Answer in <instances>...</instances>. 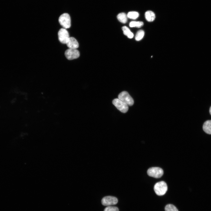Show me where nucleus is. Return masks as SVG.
<instances>
[{"instance_id":"nucleus-17","label":"nucleus","mask_w":211,"mask_h":211,"mask_svg":"<svg viewBox=\"0 0 211 211\" xmlns=\"http://www.w3.org/2000/svg\"><path fill=\"white\" fill-rule=\"evenodd\" d=\"M165 211H178L176 207L173 205L169 204L165 207Z\"/></svg>"},{"instance_id":"nucleus-8","label":"nucleus","mask_w":211,"mask_h":211,"mask_svg":"<svg viewBox=\"0 0 211 211\" xmlns=\"http://www.w3.org/2000/svg\"><path fill=\"white\" fill-rule=\"evenodd\" d=\"M118 199L115 197L108 196L103 197L101 200L102 204L105 206H109L117 203Z\"/></svg>"},{"instance_id":"nucleus-16","label":"nucleus","mask_w":211,"mask_h":211,"mask_svg":"<svg viewBox=\"0 0 211 211\" xmlns=\"http://www.w3.org/2000/svg\"><path fill=\"white\" fill-rule=\"evenodd\" d=\"M144 35V31L142 30H140L137 33L135 36L136 40L139 41L143 37Z\"/></svg>"},{"instance_id":"nucleus-4","label":"nucleus","mask_w":211,"mask_h":211,"mask_svg":"<svg viewBox=\"0 0 211 211\" xmlns=\"http://www.w3.org/2000/svg\"><path fill=\"white\" fill-rule=\"evenodd\" d=\"M147 174L150 176L156 178H161L164 174L163 169L158 167H152L149 168L147 171Z\"/></svg>"},{"instance_id":"nucleus-1","label":"nucleus","mask_w":211,"mask_h":211,"mask_svg":"<svg viewBox=\"0 0 211 211\" xmlns=\"http://www.w3.org/2000/svg\"><path fill=\"white\" fill-rule=\"evenodd\" d=\"M168 189L166 183L164 181L156 183L154 186V190L156 195L161 196L164 195Z\"/></svg>"},{"instance_id":"nucleus-7","label":"nucleus","mask_w":211,"mask_h":211,"mask_svg":"<svg viewBox=\"0 0 211 211\" xmlns=\"http://www.w3.org/2000/svg\"><path fill=\"white\" fill-rule=\"evenodd\" d=\"M65 55L67 58L69 60L78 58L80 55L79 51L76 49L69 48L65 52Z\"/></svg>"},{"instance_id":"nucleus-10","label":"nucleus","mask_w":211,"mask_h":211,"mask_svg":"<svg viewBox=\"0 0 211 211\" xmlns=\"http://www.w3.org/2000/svg\"><path fill=\"white\" fill-rule=\"evenodd\" d=\"M203 128L206 133L211 134V120H207L204 123Z\"/></svg>"},{"instance_id":"nucleus-5","label":"nucleus","mask_w":211,"mask_h":211,"mask_svg":"<svg viewBox=\"0 0 211 211\" xmlns=\"http://www.w3.org/2000/svg\"><path fill=\"white\" fill-rule=\"evenodd\" d=\"M113 104L120 111L123 113L127 112L128 110V106L118 98H115L112 101Z\"/></svg>"},{"instance_id":"nucleus-14","label":"nucleus","mask_w":211,"mask_h":211,"mask_svg":"<svg viewBox=\"0 0 211 211\" xmlns=\"http://www.w3.org/2000/svg\"><path fill=\"white\" fill-rule=\"evenodd\" d=\"M127 18L132 19L137 18L139 16V13L136 11H131L129 12L127 15Z\"/></svg>"},{"instance_id":"nucleus-11","label":"nucleus","mask_w":211,"mask_h":211,"mask_svg":"<svg viewBox=\"0 0 211 211\" xmlns=\"http://www.w3.org/2000/svg\"><path fill=\"white\" fill-rule=\"evenodd\" d=\"M145 17L146 20L149 22L153 21L155 18V13L152 11H148L145 13Z\"/></svg>"},{"instance_id":"nucleus-3","label":"nucleus","mask_w":211,"mask_h":211,"mask_svg":"<svg viewBox=\"0 0 211 211\" xmlns=\"http://www.w3.org/2000/svg\"><path fill=\"white\" fill-rule=\"evenodd\" d=\"M118 98L126 103L128 106H132L134 103L132 98L128 93L126 91L120 93L118 96Z\"/></svg>"},{"instance_id":"nucleus-13","label":"nucleus","mask_w":211,"mask_h":211,"mask_svg":"<svg viewBox=\"0 0 211 211\" xmlns=\"http://www.w3.org/2000/svg\"><path fill=\"white\" fill-rule=\"evenodd\" d=\"M124 34L127 36L129 38H132L134 36V34L130 29L126 26H124L122 28Z\"/></svg>"},{"instance_id":"nucleus-12","label":"nucleus","mask_w":211,"mask_h":211,"mask_svg":"<svg viewBox=\"0 0 211 211\" xmlns=\"http://www.w3.org/2000/svg\"><path fill=\"white\" fill-rule=\"evenodd\" d=\"M118 21L123 23H126L127 20V15L124 13H119L117 16Z\"/></svg>"},{"instance_id":"nucleus-19","label":"nucleus","mask_w":211,"mask_h":211,"mask_svg":"<svg viewBox=\"0 0 211 211\" xmlns=\"http://www.w3.org/2000/svg\"><path fill=\"white\" fill-rule=\"evenodd\" d=\"M209 112H210V114L211 115V106L210 107V108Z\"/></svg>"},{"instance_id":"nucleus-18","label":"nucleus","mask_w":211,"mask_h":211,"mask_svg":"<svg viewBox=\"0 0 211 211\" xmlns=\"http://www.w3.org/2000/svg\"><path fill=\"white\" fill-rule=\"evenodd\" d=\"M104 211H119V210L117 207L109 206L106 207Z\"/></svg>"},{"instance_id":"nucleus-9","label":"nucleus","mask_w":211,"mask_h":211,"mask_svg":"<svg viewBox=\"0 0 211 211\" xmlns=\"http://www.w3.org/2000/svg\"><path fill=\"white\" fill-rule=\"evenodd\" d=\"M66 44L69 48L71 49H76L79 46L78 42L73 37H69Z\"/></svg>"},{"instance_id":"nucleus-15","label":"nucleus","mask_w":211,"mask_h":211,"mask_svg":"<svg viewBox=\"0 0 211 211\" xmlns=\"http://www.w3.org/2000/svg\"><path fill=\"white\" fill-rule=\"evenodd\" d=\"M143 23L142 21H133L130 23L129 26L130 27L139 28L142 27L143 25Z\"/></svg>"},{"instance_id":"nucleus-2","label":"nucleus","mask_w":211,"mask_h":211,"mask_svg":"<svg viewBox=\"0 0 211 211\" xmlns=\"http://www.w3.org/2000/svg\"><path fill=\"white\" fill-rule=\"evenodd\" d=\"M59 21L63 28L67 29L71 26V19L70 16L67 13L62 14L59 18Z\"/></svg>"},{"instance_id":"nucleus-6","label":"nucleus","mask_w":211,"mask_h":211,"mask_svg":"<svg viewBox=\"0 0 211 211\" xmlns=\"http://www.w3.org/2000/svg\"><path fill=\"white\" fill-rule=\"evenodd\" d=\"M58 39L59 41L63 44H66L69 36L68 32L64 28H61L58 33Z\"/></svg>"}]
</instances>
